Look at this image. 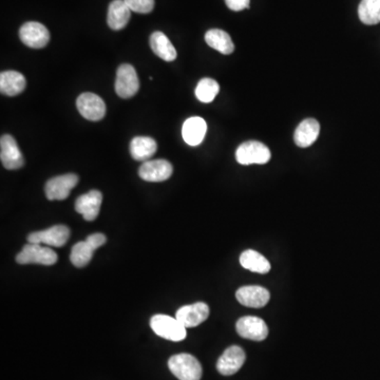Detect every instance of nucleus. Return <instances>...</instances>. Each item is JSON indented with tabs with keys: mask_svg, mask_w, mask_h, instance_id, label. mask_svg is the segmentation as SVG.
Instances as JSON below:
<instances>
[{
	"mask_svg": "<svg viewBox=\"0 0 380 380\" xmlns=\"http://www.w3.org/2000/svg\"><path fill=\"white\" fill-rule=\"evenodd\" d=\"M168 367L179 380H200L202 377L201 363L193 355H173L168 361Z\"/></svg>",
	"mask_w": 380,
	"mask_h": 380,
	"instance_id": "1",
	"label": "nucleus"
},
{
	"mask_svg": "<svg viewBox=\"0 0 380 380\" xmlns=\"http://www.w3.org/2000/svg\"><path fill=\"white\" fill-rule=\"evenodd\" d=\"M150 326L157 336L171 341H182L186 338V328L173 317L155 315L150 319Z\"/></svg>",
	"mask_w": 380,
	"mask_h": 380,
	"instance_id": "2",
	"label": "nucleus"
},
{
	"mask_svg": "<svg viewBox=\"0 0 380 380\" xmlns=\"http://www.w3.org/2000/svg\"><path fill=\"white\" fill-rule=\"evenodd\" d=\"M269 147L257 141L243 143L236 151L237 162L241 165L267 164L271 160Z\"/></svg>",
	"mask_w": 380,
	"mask_h": 380,
	"instance_id": "3",
	"label": "nucleus"
},
{
	"mask_svg": "<svg viewBox=\"0 0 380 380\" xmlns=\"http://www.w3.org/2000/svg\"><path fill=\"white\" fill-rule=\"evenodd\" d=\"M57 253L49 247L38 243H28L16 256L19 264L53 265L57 262Z\"/></svg>",
	"mask_w": 380,
	"mask_h": 380,
	"instance_id": "4",
	"label": "nucleus"
},
{
	"mask_svg": "<svg viewBox=\"0 0 380 380\" xmlns=\"http://www.w3.org/2000/svg\"><path fill=\"white\" fill-rule=\"evenodd\" d=\"M106 241L107 239H106L105 235L100 234V232L90 235L85 241L77 243L73 246L70 255L71 262L74 267H79V269L85 267L91 261L94 251L103 246Z\"/></svg>",
	"mask_w": 380,
	"mask_h": 380,
	"instance_id": "5",
	"label": "nucleus"
},
{
	"mask_svg": "<svg viewBox=\"0 0 380 380\" xmlns=\"http://www.w3.org/2000/svg\"><path fill=\"white\" fill-rule=\"evenodd\" d=\"M138 89L140 81L134 67L128 63L120 65L116 72V94L122 99H130L138 93Z\"/></svg>",
	"mask_w": 380,
	"mask_h": 380,
	"instance_id": "6",
	"label": "nucleus"
},
{
	"mask_svg": "<svg viewBox=\"0 0 380 380\" xmlns=\"http://www.w3.org/2000/svg\"><path fill=\"white\" fill-rule=\"evenodd\" d=\"M79 177L74 173L58 175L49 180L45 186L47 199L50 201H63L70 195L71 190L79 183Z\"/></svg>",
	"mask_w": 380,
	"mask_h": 380,
	"instance_id": "7",
	"label": "nucleus"
},
{
	"mask_svg": "<svg viewBox=\"0 0 380 380\" xmlns=\"http://www.w3.org/2000/svg\"><path fill=\"white\" fill-rule=\"evenodd\" d=\"M77 110L86 120L97 122L106 116V104L97 94L85 92L77 97Z\"/></svg>",
	"mask_w": 380,
	"mask_h": 380,
	"instance_id": "8",
	"label": "nucleus"
},
{
	"mask_svg": "<svg viewBox=\"0 0 380 380\" xmlns=\"http://www.w3.org/2000/svg\"><path fill=\"white\" fill-rule=\"evenodd\" d=\"M20 40L29 48L42 49L50 40L48 29L40 22H30L22 24L19 30Z\"/></svg>",
	"mask_w": 380,
	"mask_h": 380,
	"instance_id": "9",
	"label": "nucleus"
},
{
	"mask_svg": "<svg viewBox=\"0 0 380 380\" xmlns=\"http://www.w3.org/2000/svg\"><path fill=\"white\" fill-rule=\"evenodd\" d=\"M70 238V230L68 226L55 225L42 232H32L29 235V243L50 245L53 247H61L68 242Z\"/></svg>",
	"mask_w": 380,
	"mask_h": 380,
	"instance_id": "10",
	"label": "nucleus"
},
{
	"mask_svg": "<svg viewBox=\"0 0 380 380\" xmlns=\"http://www.w3.org/2000/svg\"><path fill=\"white\" fill-rule=\"evenodd\" d=\"M0 159L5 168L9 171L24 166V157L17 142L10 134H3L0 138Z\"/></svg>",
	"mask_w": 380,
	"mask_h": 380,
	"instance_id": "11",
	"label": "nucleus"
},
{
	"mask_svg": "<svg viewBox=\"0 0 380 380\" xmlns=\"http://www.w3.org/2000/svg\"><path fill=\"white\" fill-rule=\"evenodd\" d=\"M236 328L241 337L249 340L262 341L269 335L267 324L259 317H242L237 322Z\"/></svg>",
	"mask_w": 380,
	"mask_h": 380,
	"instance_id": "12",
	"label": "nucleus"
},
{
	"mask_svg": "<svg viewBox=\"0 0 380 380\" xmlns=\"http://www.w3.org/2000/svg\"><path fill=\"white\" fill-rule=\"evenodd\" d=\"M209 316V308L204 302H197L190 306H182L177 310L175 314V318L185 326L188 328H196L203 324Z\"/></svg>",
	"mask_w": 380,
	"mask_h": 380,
	"instance_id": "13",
	"label": "nucleus"
},
{
	"mask_svg": "<svg viewBox=\"0 0 380 380\" xmlns=\"http://www.w3.org/2000/svg\"><path fill=\"white\" fill-rule=\"evenodd\" d=\"M246 355L243 349L238 345L226 349L225 352L221 355L216 363V369L219 373L224 376H230L236 374L244 365Z\"/></svg>",
	"mask_w": 380,
	"mask_h": 380,
	"instance_id": "14",
	"label": "nucleus"
},
{
	"mask_svg": "<svg viewBox=\"0 0 380 380\" xmlns=\"http://www.w3.org/2000/svg\"><path fill=\"white\" fill-rule=\"evenodd\" d=\"M173 167L166 160H151L143 163L138 175L147 182H164L171 177Z\"/></svg>",
	"mask_w": 380,
	"mask_h": 380,
	"instance_id": "15",
	"label": "nucleus"
},
{
	"mask_svg": "<svg viewBox=\"0 0 380 380\" xmlns=\"http://www.w3.org/2000/svg\"><path fill=\"white\" fill-rule=\"evenodd\" d=\"M236 298L239 303L247 308H260L267 306L271 299V294L267 289L258 285H247L237 291Z\"/></svg>",
	"mask_w": 380,
	"mask_h": 380,
	"instance_id": "16",
	"label": "nucleus"
},
{
	"mask_svg": "<svg viewBox=\"0 0 380 380\" xmlns=\"http://www.w3.org/2000/svg\"><path fill=\"white\" fill-rule=\"evenodd\" d=\"M103 195L99 190H91L89 193L77 198L75 210L84 216L86 221H93L97 218L101 209Z\"/></svg>",
	"mask_w": 380,
	"mask_h": 380,
	"instance_id": "17",
	"label": "nucleus"
},
{
	"mask_svg": "<svg viewBox=\"0 0 380 380\" xmlns=\"http://www.w3.org/2000/svg\"><path fill=\"white\" fill-rule=\"evenodd\" d=\"M207 132V124L204 118L193 116L187 118L182 128V136L186 144L198 146L203 142Z\"/></svg>",
	"mask_w": 380,
	"mask_h": 380,
	"instance_id": "18",
	"label": "nucleus"
},
{
	"mask_svg": "<svg viewBox=\"0 0 380 380\" xmlns=\"http://www.w3.org/2000/svg\"><path fill=\"white\" fill-rule=\"evenodd\" d=\"M320 125L315 118H306L300 122L294 134L296 145L301 148L312 146L319 136Z\"/></svg>",
	"mask_w": 380,
	"mask_h": 380,
	"instance_id": "19",
	"label": "nucleus"
},
{
	"mask_svg": "<svg viewBox=\"0 0 380 380\" xmlns=\"http://www.w3.org/2000/svg\"><path fill=\"white\" fill-rule=\"evenodd\" d=\"M132 17V10L124 0H113L108 10V26L114 31H120L127 26Z\"/></svg>",
	"mask_w": 380,
	"mask_h": 380,
	"instance_id": "20",
	"label": "nucleus"
},
{
	"mask_svg": "<svg viewBox=\"0 0 380 380\" xmlns=\"http://www.w3.org/2000/svg\"><path fill=\"white\" fill-rule=\"evenodd\" d=\"M24 75L17 71H5L0 74V91L8 97H15L26 89Z\"/></svg>",
	"mask_w": 380,
	"mask_h": 380,
	"instance_id": "21",
	"label": "nucleus"
},
{
	"mask_svg": "<svg viewBox=\"0 0 380 380\" xmlns=\"http://www.w3.org/2000/svg\"><path fill=\"white\" fill-rule=\"evenodd\" d=\"M157 150V142L149 136H136L130 143V155L134 160L140 162L148 161Z\"/></svg>",
	"mask_w": 380,
	"mask_h": 380,
	"instance_id": "22",
	"label": "nucleus"
},
{
	"mask_svg": "<svg viewBox=\"0 0 380 380\" xmlns=\"http://www.w3.org/2000/svg\"><path fill=\"white\" fill-rule=\"evenodd\" d=\"M205 42L208 46L224 55L232 54L235 51V45L232 38L225 31L212 29L205 34Z\"/></svg>",
	"mask_w": 380,
	"mask_h": 380,
	"instance_id": "23",
	"label": "nucleus"
},
{
	"mask_svg": "<svg viewBox=\"0 0 380 380\" xmlns=\"http://www.w3.org/2000/svg\"><path fill=\"white\" fill-rule=\"evenodd\" d=\"M150 47L157 56L165 61H173L177 58V51L169 38L163 32L157 31L150 36Z\"/></svg>",
	"mask_w": 380,
	"mask_h": 380,
	"instance_id": "24",
	"label": "nucleus"
},
{
	"mask_svg": "<svg viewBox=\"0 0 380 380\" xmlns=\"http://www.w3.org/2000/svg\"><path fill=\"white\" fill-rule=\"evenodd\" d=\"M240 264L253 273L267 274L271 271V263L258 251L247 249L240 256Z\"/></svg>",
	"mask_w": 380,
	"mask_h": 380,
	"instance_id": "25",
	"label": "nucleus"
},
{
	"mask_svg": "<svg viewBox=\"0 0 380 380\" xmlns=\"http://www.w3.org/2000/svg\"><path fill=\"white\" fill-rule=\"evenodd\" d=\"M358 15L365 24L373 26L380 22V0H361Z\"/></svg>",
	"mask_w": 380,
	"mask_h": 380,
	"instance_id": "26",
	"label": "nucleus"
},
{
	"mask_svg": "<svg viewBox=\"0 0 380 380\" xmlns=\"http://www.w3.org/2000/svg\"><path fill=\"white\" fill-rule=\"evenodd\" d=\"M220 91V86L212 79H203L196 88V97L202 103H212Z\"/></svg>",
	"mask_w": 380,
	"mask_h": 380,
	"instance_id": "27",
	"label": "nucleus"
},
{
	"mask_svg": "<svg viewBox=\"0 0 380 380\" xmlns=\"http://www.w3.org/2000/svg\"><path fill=\"white\" fill-rule=\"evenodd\" d=\"M132 11L140 14H148L155 8V0H124Z\"/></svg>",
	"mask_w": 380,
	"mask_h": 380,
	"instance_id": "28",
	"label": "nucleus"
},
{
	"mask_svg": "<svg viewBox=\"0 0 380 380\" xmlns=\"http://www.w3.org/2000/svg\"><path fill=\"white\" fill-rule=\"evenodd\" d=\"M226 5L232 11H242L247 9L251 3V0H225Z\"/></svg>",
	"mask_w": 380,
	"mask_h": 380,
	"instance_id": "29",
	"label": "nucleus"
}]
</instances>
